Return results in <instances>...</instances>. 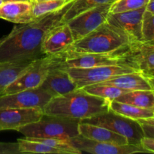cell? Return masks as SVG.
Wrapping results in <instances>:
<instances>
[{"label": "cell", "instance_id": "6da1fadb", "mask_svg": "<svg viewBox=\"0 0 154 154\" xmlns=\"http://www.w3.org/2000/svg\"><path fill=\"white\" fill-rule=\"evenodd\" d=\"M73 0L56 11L15 26L9 34L0 38V64L34 61L45 57L42 44L47 33L62 23V18Z\"/></svg>", "mask_w": 154, "mask_h": 154}, {"label": "cell", "instance_id": "7a4b0ae2", "mask_svg": "<svg viewBox=\"0 0 154 154\" xmlns=\"http://www.w3.org/2000/svg\"><path fill=\"white\" fill-rule=\"evenodd\" d=\"M111 100L90 94L83 89L53 97L44 107V114L82 120L110 110Z\"/></svg>", "mask_w": 154, "mask_h": 154}, {"label": "cell", "instance_id": "3957f363", "mask_svg": "<svg viewBox=\"0 0 154 154\" xmlns=\"http://www.w3.org/2000/svg\"><path fill=\"white\" fill-rule=\"evenodd\" d=\"M128 36L105 22L82 38L75 41L66 51L84 53H117L129 51L132 46Z\"/></svg>", "mask_w": 154, "mask_h": 154}, {"label": "cell", "instance_id": "277c9868", "mask_svg": "<svg viewBox=\"0 0 154 154\" xmlns=\"http://www.w3.org/2000/svg\"><path fill=\"white\" fill-rule=\"evenodd\" d=\"M80 120L44 114L38 121L26 125L17 132L27 138H54L69 140L79 135Z\"/></svg>", "mask_w": 154, "mask_h": 154}, {"label": "cell", "instance_id": "5b68a950", "mask_svg": "<svg viewBox=\"0 0 154 154\" xmlns=\"http://www.w3.org/2000/svg\"><path fill=\"white\" fill-rule=\"evenodd\" d=\"M80 122L107 128L126 137L129 144L134 145H141V140L144 137L141 123L137 120L120 115L111 110L90 118L84 119Z\"/></svg>", "mask_w": 154, "mask_h": 154}, {"label": "cell", "instance_id": "8992f818", "mask_svg": "<svg viewBox=\"0 0 154 154\" xmlns=\"http://www.w3.org/2000/svg\"><path fill=\"white\" fill-rule=\"evenodd\" d=\"M63 54L48 55L36 60L31 67L9 84L2 93L11 94L23 90L39 87L50 71L63 60Z\"/></svg>", "mask_w": 154, "mask_h": 154}, {"label": "cell", "instance_id": "52a82bcc", "mask_svg": "<svg viewBox=\"0 0 154 154\" xmlns=\"http://www.w3.org/2000/svg\"><path fill=\"white\" fill-rule=\"evenodd\" d=\"M127 51L117 53H84L65 51L63 54V60L58 64L62 69L69 68L97 67L104 66H129Z\"/></svg>", "mask_w": 154, "mask_h": 154}, {"label": "cell", "instance_id": "ba28073f", "mask_svg": "<svg viewBox=\"0 0 154 154\" xmlns=\"http://www.w3.org/2000/svg\"><path fill=\"white\" fill-rule=\"evenodd\" d=\"M76 84L78 89L83 88L90 84L105 82L117 75L139 72L134 67L129 66H104L97 67L69 68L64 69Z\"/></svg>", "mask_w": 154, "mask_h": 154}, {"label": "cell", "instance_id": "9c48e42d", "mask_svg": "<svg viewBox=\"0 0 154 154\" xmlns=\"http://www.w3.org/2000/svg\"><path fill=\"white\" fill-rule=\"evenodd\" d=\"M111 5V4L109 3L93 8L80 14L66 23L72 31L75 42L84 38L106 22Z\"/></svg>", "mask_w": 154, "mask_h": 154}, {"label": "cell", "instance_id": "30bf717a", "mask_svg": "<svg viewBox=\"0 0 154 154\" xmlns=\"http://www.w3.org/2000/svg\"><path fill=\"white\" fill-rule=\"evenodd\" d=\"M53 98L39 87L0 96V108H42Z\"/></svg>", "mask_w": 154, "mask_h": 154}, {"label": "cell", "instance_id": "8fae6325", "mask_svg": "<svg viewBox=\"0 0 154 154\" xmlns=\"http://www.w3.org/2000/svg\"><path fill=\"white\" fill-rule=\"evenodd\" d=\"M145 8L129 11L109 13L107 22L123 31L132 45L143 42L142 20Z\"/></svg>", "mask_w": 154, "mask_h": 154}, {"label": "cell", "instance_id": "7c38bea8", "mask_svg": "<svg viewBox=\"0 0 154 154\" xmlns=\"http://www.w3.org/2000/svg\"><path fill=\"white\" fill-rule=\"evenodd\" d=\"M69 142L80 151L93 154H133L147 153L141 145L134 144H119L99 142L88 139L81 135L69 139Z\"/></svg>", "mask_w": 154, "mask_h": 154}, {"label": "cell", "instance_id": "4fadbf2b", "mask_svg": "<svg viewBox=\"0 0 154 154\" xmlns=\"http://www.w3.org/2000/svg\"><path fill=\"white\" fill-rule=\"evenodd\" d=\"M44 115L42 108H0V132L17 130L38 121Z\"/></svg>", "mask_w": 154, "mask_h": 154}, {"label": "cell", "instance_id": "5bb4252c", "mask_svg": "<svg viewBox=\"0 0 154 154\" xmlns=\"http://www.w3.org/2000/svg\"><path fill=\"white\" fill-rule=\"evenodd\" d=\"M75 42L73 35L66 23L58 24L51 29L44 39L42 50L46 56L60 54Z\"/></svg>", "mask_w": 154, "mask_h": 154}, {"label": "cell", "instance_id": "9a60e30c", "mask_svg": "<svg viewBox=\"0 0 154 154\" xmlns=\"http://www.w3.org/2000/svg\"><path fill=\"white\" fill-rule=\"evenodd\" d=\"M58 64L50 71L48 76L40 86L53 97L66 94L78 89L76 84L67 71L58 67Z\"/></svg>", "mask_w": 154, "mask_h": 154}, {"label": "cell", "instance_id": "2e32d148", "mask_svg": "<svg viewBox=\"0 0 154 154\" xmlns=\"http://www.w3.org/2000/svg\"><path fill=\"white\" fill-rule=\"evenodd\" d=\"M126 56L130 66L139 72L154 70V42L132 45Z\"/></svg>", "mask_w": 154, "mask_h": 154}, {"label": "cell", "instance_id": "e0dca14e", "mask_svg": "<svg viewBox=\"0 0 154 154\" xmlns=\"http://www.w3.org/2000/svg\"><path fill=\"white\" fill-rule=\"evenodd\" d=\"M78 132L81 136L99 142L109 143L119 145L129 144L128 139L126 137L119 135L107 128L90 123L80 122L78 125Z\"/></svg>", "mask_w": 154, "mask_h": 154}, {"label": "cell", "instance_id": "ac0fdd59", "mask_svg": "<svg viewBox=\"0 0 154 154\" xmlns=\"http://www.w3.org/2000/svg\"><path fill=\"white\" fill-rule=\"evenodd\" d=\"M32 3L30 2H9L0 6V18L9 22L23 24L35 18L32 15Z\"/></svg>", "mask_w": 154, "mask_h": 154}, {"label": "cell", "instance_id": "d6986e66", "mask_svg": "<svg viewBox=\"0 0 154 154\" xmlns=\"http://www.w3.org/2000/svg\"><path fill=\"white\" fill-rule=\"evenodd\" d=\"M102 84H110L127 90H153L151 86L139 72L117 75Z\"/></svg>", "mask_w": 154, "mask_h": 154}, {"label": "cell", "instance_id": "ffe728a7", "mask_svg": "<svg viewBox=\"0 0 154 154\" xmlns=\"http://www.w3.org/2000/svg\"><path fill=\"white\" fill-rule=\"evenodd\" d=\"M34 61L19 63H2L0 64V96L6 87L17 79L20 75L28 70Z\"/></svg>", "mask_w": 154, "mask_h": 154}, {"label": "cell", "instance_id": "44dd1931", "mask_svg": "<svg viewBox=\"0 0 154 154\" xmlns=\"http://www.w3.org/2000/svg\"><path fill=\"white\" fill-rule=\"evenodd\" d=\"M114 100L140 108H152L154 104V90H132Z\"/></svg>", "mask_w": 154, "mask_h": 154}, {"label": "cell", "instance_id": "7402d4cb", "mask_svg": "<svg viewBox=\"0 0 154 154\" xmlns=\"http://www.w3.org/2000/svg\"><path fill=\"white\" fill-rule=\"evenodd\" d=\"M110 110L120 115L135 120L154 117L152 108H140L115 100H111L110 102Z\"/></svg>", "mask_w": 154, "mask_h": 154}, {"label": "cell", "instance_id": "603a6c76", "mask_svg": "<svg viewBox=\"0 0 154 154\" xmlns=\"http://www.w3.org/2000/svg\"><path fill=\"white\" fill-rule=\"evenodd\" d=\"M114 0H73L62 18V22L68 23L72 18L87 10L104 4H112Z\"/></svg>", "mask_w": 154, "mask_h": 154}, {"label": "cell", "instance_id": "cb8c5ba5", "mask_svg": "<svg viewBox=\"0 0 154 154\" xmlns=\"http://www.w3.org/2000/svg\"><path fill=\"white\" fill-rule=\"evenodd\" d=\"M81 89H83L84 91L90 93V94L104 98V99H109L111 101L119 97L123 93L130 91V90H124V89L119 88L115 86L102 84V83L90 84V85L86 86Z\"/></svg>", "mask_w": 154, "mask_h": 154}, {"label": "cell", "instance_id": "d4e9b609", "mask_svg": "<svg viewBox=\"0 0 154 154\" xmlns=\"http://www.w3.org/2000/svg\"><path fill=\"white\" fill-rule=\"evenodd\" d=\"M20 153H57L65 154L59 149L54 148L40 141H32L27 138H19L17 140Z\"/></svg>", "mask_w": 154, "mask_h": 154}, {"label": "cell", "instance_id": "484cf974", "mask_svg": "<svg viewBox=\"0 0 154 154\" xmlns=\"http://www.w3.org/2000/svg\"><path fill=\"white\" fill-rule=\"evenodd\" d=\"M69 0H48V1L34 2L32 3V15L35 18L42 15L60 10L64 7Z\"/></svg>", "mask_w": 154, "mask_h": 154}, {"label": "cell", "instance_id": "4316f807", "mask_svg": "<svg viewBox=\"0 0 154 154\" xmlns=\"http://www.w3.org/2000/svg\"><path fill=\"white\" fill-rule=\"evenodd\" d=\"M26 138L32 141H40V142L46 144L51 147L54 148L59 149L65 153V154H81L82 152L80 151L77 148L70 144L69 140L61 139V138Z\"/></svg>", "mask_w": 154, "mask_h": 154}, {"label": "cell", "instance_id": "83f0119b", "mask_svg": "<svg viewBox=\"0 0 154 154\" xmlns=\"http://www.w3.org/2000/svg\"><path fill=\"white\" fill-rule=\"evenodd\" d=\"M150 0H117L111 4L110 13L129 11L147 6Z\"/></svg>", "mask_w": 154, "mask_h": 154}, {"label": "cell", "instance_id": "f1b7e54d", "mask_svg": "<svg viewBox=\"0 0 154 154\" xmlns=\"http://www.w3.org/2000/svg\"><path fill=\"white\" fill-rule=\"evenodd\" d=\"M143 42H154V14L144 11L142 20Z\"/></svg>", "mask_w": 154, "mask_h": 154}, {"label": "cell", "instance_id": "f546056e", "mask_svg": "<svg viewBox=\"0 0 154 154\" xmlns=\"http://www.w3.org/2000/svg\"><path fill=\"white\" fill-rule=\"evenodd\" d=\"M18 142H0V154H19Z\"/></svg>", "mask_w": 154, "mask_h": 154}, {"label": "cell", "instance_id": "4dcf8cb0", "mask_svg": "<svg viewBox=\"0 0 154 154\" xmlns=\"http://www.w3.org/2000/svg\"><path fill=\"white\" fill-rule=\"evenodd\" d=\"M141 146L147 153H154V138L144 137L141 141Z\"/></svg>", "mask_w": 154, "mask_h": 154}, {"label": "cell", "instance_id": "1f68e13d", "mask_svg": "<svg viewBox=\"0 0 154 154\" xmlns=\"http://www.w3.org/2000/svg\"><path fill=\"white\" fill-rule=\"evenodd\" d=\"M141 125L144 132V137L154 138V126L145 124V123H141Z\"/></svg>", "mask_w": 154, "mask_h": 154}, {"label": "cell", "instance_id": "d6a6232c", "mask_svg": "<svg viewBox=\"0 0 154 154\" xmlns=\"http://www.w3.org/2000/svg\"><path fill=\"white\" fill-rule=\"evenodd\" d=\"M139 72L147 79V81H148L150 85L151 86L153 90H154V70L141 71Z\"/></svg>", "mask_w": 154, "mask_h": 154}, {"label": "cell", "instance_id": "836d02e7", "mask_svg": "<svg viewBox=\"0 0 154 154\" xmlns=\"http://www.w3.org/2000/svg\"><path fill=\"white\" fill-rule=\"evenodd\" d=\"M145 11L151 14H154V0H150L145 8Z\"/></svg>", "mask_w": 154, "mask_h": 154}, {"label": "cell", "instance_id": "e575fe53", "mask_svg": "<svg viewBox=\"0 0 154 154\" xmlns=\"http://www.w3.org/2000/svg\"><path fill=\"white\" fill-rule=\"evenodd\" d=\"M137 121L140 123H145V124L151 125L154 126V117H150V118H145V119H140Z\"/></svg>", "mask_w": 154, "mask_h": 154}, {"label": "cell", "instance_id": "d590c367", "mask_svg": "<svg viewBox=\"0 0 154 154\" xmlns=\"http://www.w3.org/2000/svg\"><path fill=\"white\" fill-rule=\"evenodd\" d=\"M5 2H32L31 0H3Z\"/></svg>", "mask_w": 154, "mask_h": 154}, {"label": "cell", "instance_id": "8d00e7d4", "mask_svg": "<svg viewBox=\"0 0 154 154\" xmlns=\"http://www.w3.org/2000/svg\"><path fill=\"white\" fill-rule=\"evenodd\" d=\"M3 4H4V1L3 0H0V6L2 5Z\"/></svg>", "mask_w": 154, "mask_h": 154}, {"label": "cell", "instance_id": "74e56055", "mask_svg": "<svg viewBox=\"0 0 154 154\" xmlns=\"http://www.w3.org/2000/svg\"><path fill=\"white\" fill-rule=\"evenodd\" d=\"M42 1H48V0H35V2H42Z\"/></svg>", "mask_w": 154, "mask_h": 154}, {"label": "cell", "instance_id": "f35d334b", "mask_svg": "<svg viewBox=\"0 0 154 154\" xmlns=\"http://www.w3.org/2000/svg\"><path fill=\"white\" fill-rule=\"evenodd\" d=\"M152 110H153V114H154V104H153V108H152Z\"/></svg>", "mask_w": 154, "mask_h": 154}, {"label": "cell", "instance_id": "ab89813d", "mask_svg": "<svg viewBox=\"0 0 154 154\" xmlns=\"http://www.w3.org/2000/svg\"><path fill=\"white\" fill-rule=\"evenodd\" d=\"M31 1L32 2H35V0H31Z\"/></svg>", "mask_w": 154, "mask_h": 154}, {"label": "cell", "instance_id": "60d3db41", "mask_svg": "<svg viewBox=\"0 0 154 154\" xmlns=\"http://www.w3.org/2000/svg\"><path fill=\"white\" fill-rule=\"evenodd\" d=\"M115 1H117V0H114V2H115Z\"/></svg>", "mask_w": 154, "mask_h": 154}, {"label": "cell", "instance_id": "b9f144b4", "mask_svg": "<svg viewBox=\"0 0 154 154\" xmlns=\"http://www.w3.org/2000/svg\"><path fill=\"white\" fill-rule=\"evenodd\" d=\"M69 1H72V0H69Z\"/></svg>", "mask_w": 154, "mask_h": 154}]
</instances>
